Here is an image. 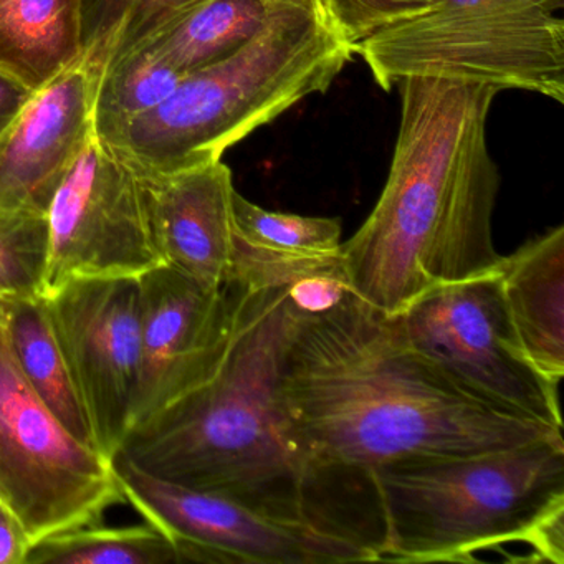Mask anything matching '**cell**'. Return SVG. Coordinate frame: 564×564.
<instances>
[{
    "instance_id": "4fadbf2b",
    "label": "cell",
    "mask_w": 564,
    "mask_h": 564,
    "mask_svg": "<svg viewBox=\"0 0 564 564\" xmlns=\"http://www.w3.org/2000/svg\"><path fill=\"white\" fill-rule=\"evenodd\" d=\"M101 68L85 55L32 94L0 133V210L47 216L62 181L95 133Z\"/></svg>"
},
{
    "instance_id": "30bf717a",
    "label": "cell",
    "mask_w": 564,
    "mask_h": 564,
    "mask_svg": "<svg viewBox=\"0 0 564 564\" xmlns=\"http://www.w3.org/2000/svg\"><path fill=\"white\" fill-rule=\"evenodd\" d=\"M45 295L78 279H140L163 265L137 174L91 134L48 209Z\"/></svg>"
},
{
    "instance_id": "d6986e66",
    "label": "cell",
    "mask_w": 564,
    "mask_h": 564,
    "mask_svg": "<svg viewBox=\"0 0 564 564\" xmlns=\"http://www.w3.org/2000/svg\"><path fill=\"white\" fill-rule=\"evenodd\" d=\"M0 302L9 346L25 381L75 437L97 448L87 409L55 335L44 296Z\"/></svg>"
},
{
    "instance_id": "52a82bcc",
    "label": "cell",
    "mask_w": 564,
    "mask_h": 564,
    "mask_svg": "<svg viewBox=\"0 0 564 564\" xmlns=\"http://www.w3.org/2000/svg\"><path fill=\"white\" fill-rule=\"evenodd\" d=\"M4 319V318H2ZM113 465L75 437L22 376L0 325V503L32 544L124 503Z\"/></svg>"
},
{
    "instance_id": "4316f807",
    "label": "cell",
    "mask_w": 564,
    "mask_h": 564,
    "mask_svg": "<svg viewBox=\"0 0 564 564\" xmlns=\"http://www.w3.org/2000/svg\"><path fill=\"white\" fill-rule=\"evenodd\" d=\"M468 2H477V0H442V4H468Z\"/></svg>"
},
{
    "instance_id": "ffe728a7",
    "label": "cell",
    "mask_w": 564,
    "mask_h": 564,
    "mask_svg": "<svg viewBox=\"0 0 564 564\" xmlns=\"http://www.w3.org/2000/svg\"><path fill=\"white\" fill-rule=\"evenodd\" d=\"M186 75L141 48L115 55L101 68L94 124L100 140L163 104Z\"/></svg>"
},
{
    "instance_id": "6da1fadb",
    "label": "cell",
    "mask_w": 564,
    "mask_h": 564,
    "mask_svg": "<svg viewBox=\"0 0 564 564\" xmlns=\"http://www.w3.org/2000/svg\"><path fill=\"white\" fill-rule=\"evenodd\" d=\"M293 308L280 401L300 444L329 470L371 477L389 462L563 438L455 382L409 343L395 316L352 292L323 312Z\"/></svg>"
},
{
    "instance_id": "cb8c5ba5",
    "label": "cell",
    "mask_w": 564,
    "mask_h": 564,
    "mask_svg": "<svg viewBox=\"0 0 564 564\" xmlns=\"http://www.w3.org/2000/svg\"><path fill=\"white\" fill-rule=\"evenodd\" d=\"M326 24L355 51L359 42L434 11L442 0H316Z\"/></svg>"
},
{
    "instance_id": "ac0fdd59",
    "label": "cell",
    "mask_w": 564,
    "mask_h": 564,
    "mask_svg": "<svg viewBox=\"0 0 564 564\" xmlns=\"http://www.w3.org/2000/svg\"><path fill=\"white\" fill-rule=\"evenodd\" d=\"M290 2L295 0H199L131 48L189 75L236 54Z\"/></svg>"
},
{
    "instance_id": "7402d4cb",
    "label": "cell",
    "mask_w": 564,
    "mask_h": 564,
    "mask_svg": "<svg viewBox=\"0 0 564 564\" xmlns=\"http://www.w3.org/2000/svg\"><path fill=\"white\" fill-rule=\"evenodd\" d=\"M199 0H84L85 55L107 64Z\"/></svg>"
},
{
    "instance_id": "9a60e30c",
    "label": "cell",
    "mask_w": 564,
    "mask_h": 564,
    "mask_svg": "<svg viewBox=\"0 0 564 564\" xmlns=\"http://www.w3.org/2000/svg\"><path fill=\"white\" fill-rule=\"evenodd\" d=\"M341 223L267 210L236 193L229 283L282 289L341 267Z\"/></svg>"
},
{
    "instance_id": "d4e9b609",
    "label": "cell",
    "mask_w": 564,
    "mask_h": 564,
    "mask_svg": "<svg viewBox=\"0 0 564 564\" xmlns=\"http://www.w3.org/2000/svg\"><path fill=\"white\" fill-rule=\"evenodd\" d=\"M31 546L22 524L0 503V564H25Z\"/></svg>"
},
{
    "instance_id": "5bb4252c",
    "label": "cell",
    "mask_w": 564,
    "mask_h": 564,
    "mask_svg": "<svg viewBox=\"0 0 564 564\" xmlns=\"http://www.w3.org/2000/svg\"><path fill=\"white\" fill-rule=\"evenodd\" d=\"M164 265L210 290L229 283L234 259L232 173L223 160L167 176H138Z\"/></svg>"
},
{
    "instance_id": "2e32d148",
    "label": "cell",
    "mask_w": 564,
    "mask_h": 564,
    "mask_svg": "<svg viewBox=\"0 0 564 564\" xmlns=\"http://www.w3.org/2000/svg\"><path fill=\"white\" fill-rule=\"evenodd\" d=\"M501 289L518 339L551 384L564 376V227L556 226L501 257Z\"/></svg>"
},
{
    "instance_id": "44dd1931",
    "label": "cell",
    "mask_w": 564,
    "mask_h": 564,
    "mask_svg": "<svg viewBox=\"0 0 564 564\" xmlns=\"http://www.w3.org/2000/svg\"><path fill=\"white\" fill-rule=\"evenodd\" d=\"M180 563L173 543L153 524L75 528L32 544L25 564Z\"/></svg>"
},
{
    "instance_id": "484cf974",
    "label": "cell",
    "mask_w": 564,
    "mask_h": 564,
    "mask_svg": "<svg viewBox=\"0 0 564 564\" xmlns=\"http://www.w3.org/2000/svg\"><path fill=\"white\" fill-rule=\"evenodd\" d=\"M31 97L32 91L22 87L19 82L0 74V133L18 117Z\"/></svg>"
},
{
    "instance_id": "603a6c76",
    "label": "cell",
    "mask_w": 564,
    "mask_h": 564,
    "mask_svg": "<svg viewBox=\"0 0 564 564\" xmlns=\"http://www.w3.org/2000/svg\"><path fill=\"white\" fill-rule=\"evenodd\" d=\"M48 263V217L0 210V300L42 299Z\"/></svg>"
},
{
    "instance_id": "277c9868",
    "label": "cell",
    "mask_w": 564,
    "mask_h": 564,
    "mask_svg": "<svg viewBox=\"0 0 564 564\" xmlns=\"http://www.w3.org/2000/svg\"><path fill=\"white\" fill-rule=\"evenodd\" d=\"M379 561L460 563L508 543L564 563V441L484 454L408 458L371 470Z\"/></svg>"
},
{
    "instance_id": "5b68a950",
    "label": "cell",
    "mask_w": 564,
    "mask_h": 564,
    "mask_svg": "<svg viewBox=\"0 0 564 564\" xmlns=\"http://www.w3.org/2000/svg\"><path fill=\"white\" fill-rule=\"evenodd\" d=\"M352 55L316 0H295L273 12L236 54L186 75L163 104L98 140L137 176H167L223 160L257 128L328 90Z\"/></svg>"
},
{
    "instance_id": "3957f363",
    "label": "cell",
    "mask_w": 564,
    "mask_h": 564,
    "mask_svg": "<svg viewBox=\"0 0 564 564\" xmlns=\"http://www.w3.org/2000/svg\"><path fill=\"white\" fill-rule=\"evenodd\" d=\"M398 141L384 189L358 232L341 243L349 289L398 316L419 296L500 265L491 219L500 171L487 120L498 88L405 78Z\"/></svg>"
},
{
    "instance_id": "e0dca14e",
    "label": "cell",
    "mask_w": 564,
    "mask_h": 564,
    "mask_svg": "<svg viewBox=\"0 0 564 564\" xmlns=\"http://www.w3.org/2000/svg\"><path fill=\"white\" fill-rule=\"evenodd\" d=\"M84 57V0H0V74L35 94Z\"/></svg>"
},
{
    "instance_id": "7a4b0ae2",
    "label": "cell",
    "mask_w": 564,
    "mask_h": 564,
    "mask_svg": "<svg viewBox=\"0 0 564 564\" xmlns=\"http://www.w3.org/2000/svg\"><path fill=\"white\" fill-rule=\"evenodd\" d=\"M240 289L236 332L219 371L131 427L117 455L154 477L224 495L378 554L382 521L371 477L318 464L293 434L280 401V355L295 313L289 286Z\"/></svg>"
},
{
    "instance_id": "ba28073f",
    "label": "cell",
    "mask_w": 564,
    "mask_h": 564,
    "mask_svg": "<svg viewBox=\"0 0 564 564\" xmlns=\"http://www.w3.org/2000/svg\"><path fill=\"white\" fill-rule=\"evenodd\" d=\"M395 318L409 343L455 382L505 411L563 431L560 386L528 359L498 269L431 290Z\"/></svg>"
},
{
    "instance_id": "8992f818",
    "label": "cell",
    "mask_w": 564,
    "mask_h": 564,
    "mask_svg": "<svg viewBox=\"0 0 564 564\" xmlns=\"http://www.w3.org/2000/svg\"><path fill=\"white\" fill-rule=\"evenodd\" d=\"M564 0L441 4L359 42L376 84L438 78L524 90L564 104Z\"/></svg>"
},
{
    "instance_id": "9c48e42d",
    "label": "cell",
    "mask_w": 564,
    "mask_h": 564,
    "mask_svg": "<svg viewBox=\"0 0 564 564\" xmlns=\"http://www.w3.org/2000/svg\"><path fill=\"white\" fill-rule=\"evenodd\" d=\"M128 503L166 534L180 563H372L371 547L306 524L267 517L240 501L184 487L111 458Z\"/></svg>"
},
{
    "instance_id": "8fae6325",
    "label": "cell",
    "mask_w": 564,
    "mask_h": 564,
    "mask_svg": "<svg viewBox=\"0 0 564 564\" xmlns=\"http://www.w3.org/2000/svg\"><path fill=\"white\" fill-rule=\"evenodd\" d=\"M105 457L130 427L141 365L140 279H78L44 296Z\"/></svg>"
},
{
    "instance_id": "83f0119b",
    "label": "cell",
    "mask_w": 564,
    "mask_h": 564,
    "mask_svg": "<svg viewBox=\"0 0 564 564\" xmlns=\"http://www.w3.org/2000/svg\"><path fill=\"white\" fill-rule=\"evenodd\" d=\"M2 318H4V310H2V302H0V325H2Z\"/></svg>"
},
{
    "instance_id": "7c38bea8",
    "label": "cell",
    "mask_w": 564,
    "mask_h": 564,
    "mask_svg": "<svg viewBox=\"0 0 564 564\" xmlns=\"http://www.w3.org/2000/svg\"><path fill=\"white\" fill-rule=\"evenodd\" d=\"M140 378L128 431L216 376L242 295L236 283L206 289L164 263L140 276Z\"/></svg>"
}]
</instances>
